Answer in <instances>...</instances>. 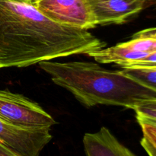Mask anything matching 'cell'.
Returning <instances> with one entry per match:
<instances>
[{"instance_id":"cell-3","label":"cell","mask_w":156,"mask_h":156,"mask_svg":"<svg viewBox=\"0 0 156 156\" xmlns=\"http://www.w3.org/2000/svg\"><path fill=\"white\" fill-rule=\"evenodd\" d=\"M0 117L24 128H50L57 124L39 104L9 90H0Z\"/></svg>"},{"instance_id":"cell-1","label":"cell","mask_w":156,"mask_h":156,"mask_svg":"<svg viewBox=\"0 0 156 156\" xmlns=\"http://www.w3.org/2000/svg\"><path fill=\"white\" fill-rule=\"evenodd\" d=\"M105 46L88 30L58 24L31 3L0 0V68L88 55Z\"/></svg>"},{"instance_id":"cell-7","label":"cell","mask_w":156,"mask_h":156,"mask_svg":"<svg viewBox=\"0 0 156 156\" xmlns=\"http://www.w3.org/2000/svg\"><path fill=\"white\" fill-rule=\"evenodd\" d=\"M85 155L88 156H134L107 127L96 133H86L83 136Z\"/></svg>"},{"instance_id":"cell-10","label":"cell","mask_w":156,"mask_h":156,"mask_svg":"<svg viewBox=\"0 0 156 156\" xmlns=\"http://www.w3.org/2000/svg\"><path fill=\"white\" fill-rule=\"evenodd\" d=\"M136 119L143 132L142 147L149 155L156 156V123L140 116H136Z\"/></svg>"},{"instance_id":"cell-8","label":"cell","mask_w":156,"mask_h":156,"mask_svg":"<svg viewBox=\"0 0 156 156\" xmlns=\"http://www.w3.org/2000/svg\"><path fill=\"white\" fill-rule=\"evenodd\" d=\"M149 53L136 51L125 46L123 43L114 47L101 48L88 53V56L93 57L99 63L118 64L123 62L140 60L146 57Z\"/></svg>"},{"instance_id":"cell-6","label":"cell","mask_w":156,"mask_h":156,"mask_svg":"<svg viewBox=\"0 0 156 156\" xmlns=\"http://www.w3.org/2000/svg\"><path fill=\"white\" fill-rule=\"evenodd\" d=\"M98 25L121 24L140 13L149 0H88Z\"/></svg>"},{"instance_id":"cell-5","label":"cell","mask_w":156,"mask_h":156,"mask_svg":"<svg viewBox=\"0 0 156 156\" xmlns=\"http://www.w3.org/2000/svg\"><path fill=\"white\" fill-rule=\"evenodd\" d=\"M50 128H24L0 117V141L15 156H37L52 140Z\"/></svg>"},{"instance_id":"cell-14","label":"cell","mask_w":156,"mask_h":156,"mask_svg":"<svg viewBox=\"0 0 156 156\" xmlns=\"http://www.w3.org/2000/svg\"><path fill=\"white\" fill-rule=\"evenodd\" d=\"M136 37H152L156 39V27H151L136 32L132 36V38Z\"/></svg>"},{"instance_id":"cell-17","label":"cell","mask_w":156,"mask_h":156,"mask_svg":"<svg viewBox=\"0 0 156 156\" xmlns=\"http://www.w3.org/2000/svg\"><path fill=\"white\" fill-rule=\"evenodd\" d=\"M147 120H149V119H147ZM150 120V121H152V123H156V120Z\"/></svg>"},{"instance_id":"cell-12","label":"cell","mask_w":156,"mask_h":156,"mask_svg":"<svg viewBox=\"0 0 156 156\" xmlns=\"http://www.w3.org/2000/svg\"><path fill=\"white\" fill-rule=\"evenodd\" d=\"M133 110L136 112V116L156 120V98L140 102Z\"/></svg>"},{"instance_id":"cell-2","label":"cell","mask_w":156,"mask_h":156,"mask_svg":"<svg viewBox=\"0 0 156 156\" xmlns=\"http://www.w3.org/2000/svg\"><path fill=\"white\" fill-rule=\"evenodd\" d=\"M40 68L52 82L65 88L86 108L112 105L133 109L140 102L156 98V92L125 76L85 61H42Z\"/></svg>"},{"instance_id":"cell-11","label":"cell","mask_w":156,"mask_h":156,"mask_svg":"<svg viewBox=\"0 0 156 156\" xmlns=\"http://www.w3.org/2000/svg\"><path fill=\"white\" fill-rule=\"evenodd\" d=\"M125 46L136 51L151 53L156 51V39L152 37H136L123 43Z\"/></svg>"},{"instance_id":"cell-9","label":"cell","mask_w":156,"mask_h":156,"mask_svg":"<svg viewBox=\"0 0 156 156\" xmlns=\"http://www.w3.org/2000/svg\"><path fill=\"white\" fill-rule=\"evenodd\" d=\"M125 76L156 92V67H125Z\"/></svg>"},{"instance_id":"cell-16","label":"cell","mask_w":156,"mask_h":156,"mask_svg":"<svg viewBox=\"0 0 156 156\" xmlns=\"http://www.w3.org/2000/svg\"><path fill=\"white\" fill-rule=\"evenodd\" d=\"M14 1L22 2H28V3H30V2H31V0H14Z\"/></svg>"},{"instance_id":"cell-4","label":"cell","mask_w":156,"mask_h":156,"mask_svg":"<svg viewBox=\"0 0 156 156\" xmlns=\"http://www.w3.org/2000/svg\"><path fill=\"white\" fill-rule=\"evenodd\" d=\"M30 3L58 24L84 30L98 26L88 0H31Z\"/></svg>"},{"instance_id":"cell-15","label":"cell","mask_w":156,"mask_h":156,"mask_svg":"<svg viewBox=\"0 0 156 156\" xmlns=\"http://www.w3.org/2000/svg\"><path fill=\"white\" fill-rule=\"evenodd\" d=\"M0 155H12L15 156L14 154L0 141Z\"/></svg>"},{"instance_id":"cell-13","label":"cell","mask_w":156,"mask_h":156,"mask_svg":"<svg viewBox=\"0 0 156 156\" xmlns=\"http://www.w3.org/2000/svg\"><path fill=\"white\" fill-rule=\"evenodd\" d=\"M122 68L125 67H156V51L149 53L146 57L140 60L123 62L117 64Z\"/></svg>"}]
</instances>
